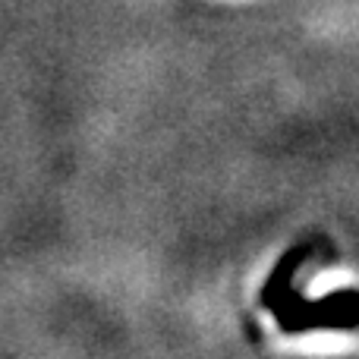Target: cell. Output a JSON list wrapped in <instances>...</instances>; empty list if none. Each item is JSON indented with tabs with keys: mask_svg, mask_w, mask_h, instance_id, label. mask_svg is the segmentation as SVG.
Listing matches in <instances>:
<instances>
[{
	"mask_svg": "<svg viewBox=\"0 0 359 359\" xmlns=\"http://www.w3.org/2000/svg\"><path fill=\"white\" fill-rule=\"evenodd\" d=\"M309 255V249H290L284 259L278 262V268L271 271V278L265 280L262 290V303L274 312L280 331L297 334L306 328H350L359 322V297L356 293H334L325 299H306L290 287L293 271L303 265V259Z\"/></svg>",
	"mask_w": 359,
	"mask_h": 359,
	"instance_id": "1",
	"label": "cell"
}]
</instances>
